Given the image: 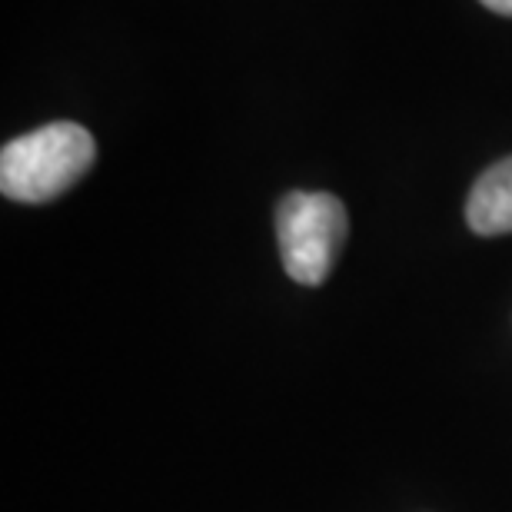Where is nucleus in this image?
<instances>
[{"label": "nucleus", "instance_id": "3", "mask_svg": "<svg viewBox=\"0 0 512 512\" xmlns=\"http://www.w3.org/2000/svg\"><path fill=\"white\" fill-rule=\"evenodd\" d=\"M466 220L479 237L512 233V157L493 163L476 180V187L466 200Z\"/></svg>", "mask_w": 512, "mask_h": 512}, {"label": "nucleus", "instance_id": "4", "mask_svg": "<svg viewBox=\"0 0 512 512\" xmlns=\"http://www.w3.org/2000/svg\"><path fill=\"white\" fill-rule=\"evenodd\" d=\"M479 4L489 7V10H496V14L512 17V0H479Z\"/></svg>", "mask_w": 512, "mask_h": 512}, {"label": "nucleus", "instance_id": "1", "mask_svg": "<svg viewBox=\"0 0 512 512\" xmlns=\"http://www.w3.org/2000/svg\"><path fill=\"white\" fill-rule=\"evenodd\" d=\"M94 137L70 120L30 130L0 150V190L17 203H50L94 167Z\"/></svg>", "mask_w": 512, "mask_h": 512}, {"label": "nucleus", "instance_id": "2", "mask_svg": "<svg viewBox=\"0 0 512 512\" xmlns=\"http://www.w3.org/2000/svg\"><path fill=\"white\" fill-rule=\"evenodd\" d=\"M346 207L320 190H293L276 207V243L286 273L303 286H320L333 273L346 243Z\"/></svg>", "mask_w": 512, "mask_h": 512}]
</instances>
